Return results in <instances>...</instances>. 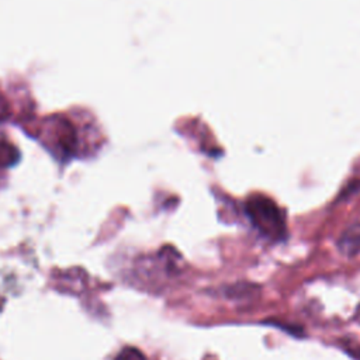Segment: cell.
<instances>
[{
	"instance_id": "cell-1",
	"label": "cell",
	"mask_w": 360,
	"mask_h": 360,
	"mask_svg": "<svg viewBox=\"0 0 360 360\" xmlns=\"http://www.w3.org/2000/svg\"><path fill=\"white\" fill-rule=\"evenodd\" d=\"M245 211L252 225L264 238L276 242L285 238L287 226L284 212L269 197L252 195L246 201Z\"/></svg>"
},
{
	"instance_id": "cell-2",
	"label": "cell",
	"mask_w": 360,
	"mask_h": 360,
	"mask_svg": "<svg viewBox=\"0 0 360 360\" xmlns=\"http://www.w3.org/2000/svg\"><path fill=\"white\" fill-rule=\"evenodd\" d=\"M338 249L346 257L360 253V222L349 225L338 239Z\"/></svg>"
},
{
	"instance_id": "cell-3",
	"label": "cell",
	"mask_w": 360,
	"mask_h": 360,
	"mask_svg": "<svg viewBox=\"0 0 360 360\" xmlns=\"http://www.w3.org/2000/svg\"><path fill=\"white\" fill-rule=\"evenodd\" d=\"M259 287L250 283H236L232 285H226L222 290V295L231 300H245L248 297H252L253 292H256Z\"/></svg>"
},
{
	"instance_id": "cell-4",
	"label": "cell",
	"mask_w": 360,
	"mask_h": 360,
	"mask_svg": "<svg viewBox=\"0 0 360 360\" xmlns=\"http://www.w3.org/2000/svg\"><path fill=\"white\" fill-rule=\"evenodd\" d=\"M114 360H146V357L136 347H125L115 356Z\"/></svg>"
},
{
	"instance_id": "cell-5",
	"label": "cell",
	"mask_w": 360,
	"mask_h": 360,
	"mask_svg": "<svg viewBox=\"0 0 360 360\" xmlns=\"http://www.w3.org/2000/svg\"><path fill=\"white\" fill-rule=\"evenodd\" d=\"M345 350H346L350 356H353V357H356V359H359V360H360V346H359V345L346 346V347H345Z\"/></svg>"
},
{
	"instance_id": "cell-6",
	"label": "cell",
	"mask_w": 360,
	"mask_h": 360,
	"mask_svg": "<svg viewBox=\"0 0 360 360\" xmlns=\"http://www.w3.org/2000/svg\"><path fill=\"white\" fill-rule=\"evenodd\" d=\"M353 318H354V321H356V322H359V323H360V304H359V307L356 308V311H354V316H353Z\"/></svg>"
}]
</instances>
